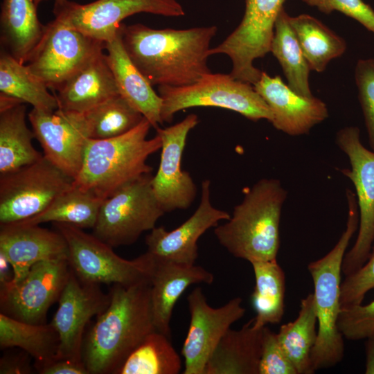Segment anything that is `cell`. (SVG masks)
<instances>
[{
  "label": "cell",
  "instance_id": "6da1fadb",
  "mask_svg": "<svg viewBox=\"0 0 374 374\" xmlns=\"http://www.w3.org/2000/svg\"><path fill=\"white\" fill-rule=\"evenodd\" d=\"M215 26L156 29L142 24L123 26V46L152 85L183 87L211 73L208 66Z\"/></svg>",
  "mask_w": 374,
  "mask_h": 374
},
{
  "label": "cell",
  "instance_id": "7a4b0ae2",
  "mask_svg": "<svg viewBox=\"0 0 374 374\" xmlns=\"http://www.w3.org/2000/svg\"><path fill=\"white\" fill-rule=\"evenodd\" d=\"M107 309L85 335L82 361L89 374H116L129 355L157 330L150 280L114 284Z\"/></svg>",
  "mask_w": 374,
  "mask_h": 374
},
{
  "label": "cell",
  "instance_id": "3957f363",
  "mask_svg": "<svg viewBox=\"0 0 374 374\" xmlns=\"http://www.w3.org/2000/svg\"><path fill=\"white\" fill-rule=\"evenodd\" d=\"M287 195L278 179L258 181L244 192L230 218L215 227L219 243L234 257L250 263L276 259L281 211Z\"/></svg>",
  "mask_w": 374,
  "mask_h": 374
},
{
  "label": "cell",
  "instance_id": "277c9868",
  "mask_svg": "<svg viewBox=\"0 0 374 374\" xmlns=\"http://www.w3.org/2000/svg\"><path fill=\"white\" fill-rule=\"evenodd\" d=\"M152 127L145 117L130 131L110 139H89L81 169L73 185L105 199L116 191L151 173L148 157L161 149L157 134L147 139Z\"/></svg>",
  "mask_w": 374,
  "mask_h": 374
},
{
  "label": "cell",
  "instance_id": "5b68a950",
  "mask_svg": "<svg viewBox=\"0 0 374 374\" xmlns=\"http://www.w3.org/2000/svg\"><path fill=\"white\" fill-rule=\"evenodd\" d=\"M346 195L348 207L346 229L327 254L308 266L314 284L318 324L317 339L311 355L314 371L335 366L344 355V337L338 328L341 308L342 263L349 242L359 226L356 195L346 188Z\"/></svg>",
  "mask_w": 374,
  "mask_h": 374
},
{
  "label": "cell",
  "instance_id": "8992f818",
  "mask_svg": "<svg viewBox=\"0 0 374 374\" xmlns=\"http://www.w3.org/2000/svg\"><path fill=\"white\" fill-rule=\"evenodd\" d=\"M162 99L163 123H171L179 111L195 107H215L233 111L246 118L271 123L272 114L253 85L231 74H206L198 81L183 87H158Z\"/></svg>",
  "mask_w": 374,
  "mask_h": 374
},
{
  "label": "cell",
  "instance_id": "52a82bcc",
  "mask_svg": "<svg viewBox=\"0 0 374 374\" xmlns=\"http://www.w3.org/2000/svg\"><path fill=\"white\" fill-rule=\"evenodd\" d=\"M65 238L71 269L82 280L128 286L150 279L153 258L145 252L133 260L118 256L112 247L72 224L53 222Z\"/></svg>",
  "mask_w": 374,
  "mask_h": 374
},
{
  "label": "cell",
  "instance_id": "ba28073f",
  "mask_svg": "<svg viewBox=\"0 0 374 374\" xmlns=\"http://www.w3.org/2000/svg\"><path fill=\"white\" fill-rule=\"evenodd\" d=\"M151 173L121 188L103 200L93 235L112 247L130 245L155 227L166 213L152 187Z\"/></svg>",
  "mask_w": 374,
  "mask_h": 374
},
{
  "label": "cell",
  "instance_id": "9c48e42d",
  "mask_svg": "<svg viewBox=\"0 0 374 374\" xmlns=\"http://www.w3.org/2000/svg\"><path fill=\"white\" fill-rule=\"evenodd\" d=\"M73 179L46 157L0 175V224L30 219L72 187Z\"/></svg>",
  "mask_w": 374,
  "mask_h": 374
},
{
  "label": "cell",
  "instance_id": "30bf717a",
  "mask_svg": "<svg viewBox=\"0 0 374 374\" xmlns=\"http://www.w3.org/2000/svg\"><path fill=\"white\" fill-rule=\"evenodd\" d=\"M335 141L349 159L350 168L341 171L354 185L359 211L358 234L343 260L342 274L346 276L366 262L374 242V152L364 146L356 126L339 130Z\"/></svg>",
  "mask_w": 374,
  "mask_h": 374
},
{
  "label": "cell",
  "instance_id": "8fae6325",
  "mask_svg": "<svg viewBox=\"0 0 374 374\" xmlns=\"http://www.w3.org/2000/svg\"><path fill=\"white\" fill-rule=\"evenodd\" d=\"M244 1L240 23L222 42L211 48L210 55H227L232 63L231 75L253 85L262 72L254 66V61L270 53L275 22L285 0Z\"/></svg>",
  "mask_w": 374,
  "mask_h": 374
},
{
  "label": "cell",
  "instance_id": "7c38bea8",
  "mask_svg": "<svg viewBox=\"0 0 374 374\" xmlns=\"http://www.w3.org/2000/svg\"><path fill=\"white\" fill-rule=\"evenodd\" d=\"M105 43L96 40L55 17L26 62L30 71L55 91L70 76L98 54Z\"/></svg>",
  "mask_w": 374,
  "mask_h": 374
},
{
  "label": "cell",
  "instance_id": "4fadbf2b",
  "mask_svg": "<svg viewBox=\"0 0 374 374\" xmlns=\"http://www.w3.org/2000/svg\"><path fill=\"white\" fill-rule=\"evenodd\" d=\"M71 273L68 258L39 262L16 283L0 285L1 312L26 323L44 324Z\"/></svg>",
  "mask_w": 374,
  "mask_h": 374
},
{
  "label": "cell",
  "instance_id": "5bb4252c",
  "mask_svg": "<svg viewBox=\"0 0 374 374\" xmlns=\"http://www.w3.org/2000/svg\"><path fill=\"white\" fill-rule=\"evenodd\" d=\"M55 17L86 35L103 43L112 39L122 21L145 12L165 17H181L185 11L177 0H96L80 4L66 1L54 7Z\"/></svg>",
  "mask_w": 374,
  "mask_h": 374
},
{
  "label": "cell",
  "instance_id": "9a60e30c",
  "mask_svg": "<svg viewBox=\"0 0 374 374\" xmlns=\"http://www.w3.org/2000/svg\"><path fill=\"white\" fill-rule=\"evenodd\" d=\"M190 316L187 335L181 355L184 358V374H204L209 358L218 343L240 319L246 309L242 299L235 297L222 306L214 308L208 305L201 287H195L187 297Z\"/></svg>",
  "mask_w": 374,
  "mask_h": 374
},
{
  "label": "cell",
  "instance_id": "2e32d148",
  "mask_svg": "<svg viewBox=\"0 0 374 374\" xmlns=\"http://www.w3.org/2000/svg\"><path fill=\"white\" fill-rule=\"evenodd\" d=\"M100 285L80 280L71 269L67 283L58 300V308L51 321L60 344L55 359L82 361L84 329L93 316L108 307L110 292L104 293Z\"/></svg>",
  "mask_w": 374,
  "mask_h": 374
},
{
  "label": "cell",
  "instance_id": "e0dca14e",
  "mask_svg": "<svg viewBox=\"0 0 374 374\" xmlns=\"http://www.w3.org/2000/svg\"><path fill=\"white\" fill-rule=\"evenodd\" d=\"M28 119L44 157L74 180L81 169L89 139L84 114L33 108Z\"/></svg>",
  "mask_w": 374,
  "mask_h": 374
},
{
  "label": "cell",
  "instance_id": "ac0fdd59",
  "mask_svg": "<svg viewBox=\"0 0 374 374\" xmlns=\"http://www.w3.org/2000/svg\"><path fill=\"white\" fill-rule=\"evenodd\" d=\"M198 123L197 115L190 114L173 125L156 129L162 145L159 168L151 183L165 213L186 210L196 197L197 186L189 172L181 168V161L188 135Z\"/></svg>",
  "mask_w": 374,
  "mask_h": 374
},
{
  "label": "cell",
  "instance_id": "d6986e66",
  "mask_svg": "<svg viewBox=\"0 0 374 374\" xmlns=\"http://www.w3.org/2000/svg\"><path fill=\"white\" fill-rule=\"evenodd\" d=\"M211 181L201 184L198 207L183 224L172 231L164 226L154 227L145 237L147 251L152 256L184 265H194L198 258L199 238L208 229L215 227L231 215L214 207L211 200Z\"/></svg>",
  "mask_w": 374,
  "mask_h": 374
},
{
  "label": "cell",
  "instance_id": "ffe728a7",
  "mask_svg": "<svg viewBox=\"0 0 374 374\" xmlns=\"http://www.w3.org/2000/svg\"><path fill=\"white\" fill-rule=\"evenodd\" d=\"M253 87L272 114V125L288 135L307 134L328 117V109L323 101L314 96L299 95L279 75L272 77L262 71Z\"/></svg>",
  "mask_w": 374,
  "mask_h": 374
},
{
  "label": "cell",
  "instance_id": "44dd1931",
  "mask_svg": "<svg viewBox=\"0 0 374 374\" xmlns=\"http://www.w3.org/2000/svg\"><path fill=\"white\" fill-rule=\"evenodd\" d=\"M0 253L6 257L13 269V278L8 283H16L39 262L68 258V246L57 230L17 222L1 224Z\"/></svg>",
  "mask_w": 374,
  "mask_h": 374
},
{
  "label": "cell",
  "instance_id": "7402d4cb",
  "mask_svg": "<svg viewBox=\"0 0 374 374\" xmlns=\"http://www.w3.org/2000/svg\"><path fill=\"white\" fill-rule=\"evenodd\" d=\"M152 257L150 280L154 325L157 330L170 338L172 314L179 298L191 285L211 284L214 276L201 266L180 265Z\"/></svg>",
  "mask_w": 374,
  "mask_h": 374
},
{
  "label": "cell",
  "instance_id": "603a6c76",
  "mask_svg": "<svg viewBox=\"0 0 374 374\" xmlns=\"http://www.w3.org/2000/svg\"><path fill=\"white\" fill-rule=\"evenodd\" d=\"M54 93L58 109L78 114L120 95L104 52L75 72Z\"/></svg>",
  "mask_w": 374,
  "mask_h": 374
},
{
  "label": "cell",
  "instance_id": "cb8c5ba5",
  "mask_svg": "<svg viewBox=\"0 0 374 374\" xmlns=\"http://www.w3.org/2000/svg\"><path fill=\"white\" fill-rule=\"evenodd\" d=\"M123 25L112 39L105 43L107 60L119 94L157 129L163 123L161 116L162 99L129 57L123 44Z\"/></svg>",
  "mask_w": 374,
  "mask_h": 374
},
{
  "label": "cell",
  "instance_id": "d4e9b609",
  "mask_svg": "<svg viewBox=\"0 0 374 374\" xmlns=\"http://www.w3.org/2000/svg\"><path fill=\"white\" fill-rule=\"evenodd\" d=\"M263 328L256 329L253 319L239 330L229 328L222 337L204 374H258Z\"/></svg>",
  "mask_w": 374,
  "mask_h": 374
},
{
  "label": "cell",
  "instance_id": "484cf974",
  "mask_svg": "<svg viewBox=\"0 0 374 374\" xmlns=\"http://www.w3.org/2000/svg\"><path fill=\"white\" fill-rule=\"evenodd\" d=\"M0 25L3 49L26 64L45 28L39 20L33 0H3Z\"/></svg>",
  "mask_w": 374,
  "mask_h": 374
},
{
  "label": "cell",
  "instance_id": "4316f807",
  "mask_svg": "<svg viewBox=\"0 0 374 374\" xmlns=\"http://www.w3.org/2000/svg\"><path fill=\"white\" fill-rule=\"evenodd\" d=\"M26 106L17 103L0 107V175L15 171L40 159L33 145L35 134L26 123Z\"/></svg>",
  "mask_w": 374,
  "mask_h": 374
},
{
  "label": "cell",
  "instance_id": "83f0119b",
  "mask_svg": "<svg viewBox=\"0 0 374 374\" xmlns=\"http://www.w3.org/2000/svg\"><path fill=\"white\" fill-rule=\"evenodd\" d=\"M59 336L51 323L33 324L0 313V348L12 347L27 352L37 372L55 359Z\"/></svg>",
  "mask_w": 374,
  "mask_h": 374
},
{
  "label": "cell",
  "instance_id": "f1b7e54d",
  "mask_svg": "<svg viewBox=\"0 0 374 374\" xmlns=\"http://www.w3.org/2000/svg\"><path fill=\"white\" fill-rule=\"evenodd\" d=\"M28 69L3 49L0 54V95L11 97L33 108L47 112L58 109L55 93Z\"/></svg>",
  "mask_w": 374,
  "mask_h": 374
},
{
  "label": "cell",
  "instance_id": "f546056e",
  "mask_svg": "<svg viewBox=\"0 0 374 374\" xmlns=\"http://www.w3.org/2000/svg\"><path fill=\"white\" fill-rule=\"evenodd\" d=\"M255 287L251 301L256 315L253 326L261 329L267 324L279 323L284 314L285 273L277 259L251 262Z\"/></svg>",
  "mask_w": 374,
  "mask_h": 374
},
{
  "label": "cell",
  "instance_id": "4dcf8cb0",
  "mask_svg": "<svg viewBox=\"0 0 374 374\" xmlns=\"http://www.w3.org/2000/svg\"><path fill=\"white\" fill-rule=\"evenodd\" d=\"M317 317L313 293L301 299L295 320L283 324L277 332L284 352L294 365L297 374H312L311 355L317 336Z\"/></svg>",
  "mask_w": 374,
  "mask_h": 374
},
{
  "label": "cell",
  "instance_id": "1f68e13d",
  "mask_svg": "<svg viewBox=\"0 0 374 374\" xmlns=\"http://www.w3.org/2000/svg\"><path fill=\"white\" fill-rule=\"evenodd\" d=\"M289 21L311 70L324 71L331 60L345 53L346 41L318 19L301 14L290 16Z\"/></svg>",
  "mask_w": 374,
  "mask_h": 374
},
{
  "label": "cell",
  "instance_id": "d6a6232c",
  "mask_svg": "<svg viewBox=\"0 0 374 374\" xmlns=\"http://www.w3.org/2000/svg\"><path fill=\"white\" fill-rule=\"evenodd\" d=\"M284 8L276 18L270 53L278 61L288 86L304 97L311 98L310 66L289 21Z\"/></svg>",
  "mask_w": 374,
  "mask_h": 374
},
{
  "label": "cell",
  "instance_id": "836d02e7",
  "mask_svg": "<svg viewBox=\"0 0 374 374\" xmlns=\"http://www.w3.org/2000/svg\"><path fill=\"white\" fill-rule=\"evenodd\" d=\"M103 200L73 184L42 213L20 222L38 225L46 222H62L81 229H93Z\"/></svg>",
  "mask_w": 374,
  "mask_h": 374
},
{
  "label": "cell",
  "instance_id": "e575fe53",
  "mask_svg": "<svg viewBox=\"0 0 374 374\" xmlns=\"http://www.w3.org/2000/svg\"><path fill=\"white\" fill-rule=\"evenodd\" d=\"M170 337L155 330L129 355L116 374H177L181 361Z\"/></svg>",
  "mask_w": 374,
  "mask_h": 374
},
{
  "label": "cell",
  "instance_id": "d590c367",
  "mask_svg": "<svg viewBox=\"0 0 374 374\" xmlns=\"http://www.w3.org/2000/svg\"><path fill=\"white\" fill-rule=\"evenodd\" d=\"M83 114L91 139H107L122 135L137 126L144 118L121 95Z\"/></svg>",
  "mask_w": 374,
  "mask_h": 374
},
{
  "label": "cell",
  "instance_id": "8d00e7d4",
  "mask_svg": "<svg viewBox=\"0 0 374 374\" xmlns=\"http://www.w3.org/2000/svg\"><path fill=\"white\" fill-rule=\"evenodd\" d=\"M338 328L348 340L374 338V300L366 305L341 307Z\"/></svg>",
  "mask_w": 374,
  "mask_h": 374
},
{
  "label": "cell",
  "instance_id": "74e56055",
  "mask_svg": "<svg viewBox=\"0 0 374 374\" xmlns=\"http://www.w3.org/2000/svg\"><path fill=\"white\" fill-rule=\"evenodd\" d=\"M358 98L362 107L369 146L374 152V59H359L355 68Z\"/></svg>",
  "mask_w": 374,
  "mask_h": 374
},
{
  "label": "cell",
  "instance_id": "f35d334b",
  "mask_svg": "<svg viewBox=\"0 0 374 374\" xmlns=\"http://www.w3.org/2000/svg\"><path fill=\"white\" fill-rule=\"evenodd\" d=\"M374 289V247L366 262L354 273L345 276L341 285V307L362 303L366 294Z\"/></svg>",
  "mask_w": 374,
  "mask_h": 374
},
{
  "label": "cell",
  "instance_id": "ab89813d",
  "mask_svg": "<svg viewBox=\"0 0 374 374\" xmlns=\"http://www.w3.org/2000/svg\"><path fill=\"white\" fill-rule=\"evenodd\" d=\"M258 374H297L279 343L277 333L267 326L263 328Z\"/></svg>",
  "mask_w": 374,
  "mask_h": 374
},
{
  "label": "cell",
  "instance_id": "60d3db41",
  "mask_svg": "<svg viewBox=\"0 0 374 374\" xmlns=\"http://www.w3.org/2000/svg\"><path fill=\"white\" fill-rule=\"evenodd\" d=\"M308 6L329 15L339 11L350 17L374 34V10L363 0H303Z\"/></svg>",
  "mask_w": 374,
  "mask_h": 374
},
{
  "label": "cell",
  "instance_id": "b9f144b4",
  "mask_svg": "<svg viewBox=\"0 0 374 374\" xmlns=\"http://www.w3.org/2000/svg\"><path fill=\"white\" fill-rule=\"evenodd\" d=\"M33 357L26 351L8 352L0 359V374H31L36 371Z\"/></svg>",
  "mask_w": 374,
  "mask_h": 374
},
{
  "label": "cell",
  "instance_id": "7bdbcfd3",
  "mask_svg": "<svg viewBox=\"0 0 374 374\" xmlns=\"http://www.w3.org/2000/svg\"><path fill=\"white\" fill-rule=\"evenodd\" d=\"M40 374H89L83 362L55 359L38 371Z\"/></svg>",
  "mask_w": 374,
  "mask_h": 374
},
{
  "label": "cell",
  "instance_id": "ee69618b",
  "mask_svg": "<svg viewBox=\"0 0 374 374\" xmlns=\"http://www.w3.org/2000/svg\"><path fill=\"white\" fill-rule=\"evenodd\" d=\"M13 269L6 257L0 253V285L10 282L13 278Z\"/></svg>",
  "mask_w": 374,
  "mask_h": 374
},
{
  "label": "cell",
  "instance_id": "f6af8a7d",
  "mask_svg": "<svg viewBox=\"0 0 374 374\" xmlns=\"http://www.w3.org/2000/svg\"><path fill=\"white\" fill-rule=\"evenodd\" d=\"M366 340V362L365 373L366 374H374V338L368 339Z\"/></svg>",
  "mask_w": 374,
  "mask_h": 374
},
{
  "label": "cell",
  "instance_id": "bcb514c9",
  "mask_svg": "<svg viewBox=\"0 0 374 374\" xmlns=\"http://www.w3.org/2000/svg\"><path fill=\"white\" fill-rule=\"evenodd\" d=\"M67 0H55L54 7L59 6Z\"/></svg>",
  "mask_w": 374,
  "mask_h": 374
},
{
  "label": "cell",
  "instance_id": "7dc6e473",
  "mask_svg": "<svg viewBox=\"0 0 374 374\" xmlns=\"http://www.w3.org/2000/svg\"><path fill=\"white\" fill-rule=\"evenodd\" d=\"M43 1H45V0H33V1L35 2V3L36 4L37 6L41 2H42Z\"/></svg>",
  "mask_w": 374,
  "mask_h": 374
}]
</instances>
